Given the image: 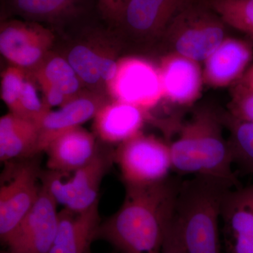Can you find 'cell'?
I'll use <instances>...</instances> for the list:
<instances>
[{"mask_svg":"<svg viewBox=\"0 0 253 253\" xmlns=\"http://www.w3.org/2000/svg\"><path fill=\"white\" fill-rule=\"evenodd\" d=\"M231 189L229 183L208 176L181 181L174 215L188 253H220L221 206Z\"/></svg>","mask_w":253,"mask_h":253,"instance_id":"3","label":"cell"},{"mask_svg":"<svg viewBox=\"0 0 253 253\" xmlns=\"http://www.w3.org/2000/svg\"><path fill=\"white\" fill-rule=\"evenodd\" d=\"M200 63L181 55L167 53L158 65L163 100L177 106H189L201 96L204 84Z\"/></svg>","mask_w":253,"mask_h":253,"instance_id":"14","label":"cell"},{"mask_svg":"<svg viewBox=\"0 0 253 253\" xmlns=\"http://www.w3.org/2000/svg\"><path fill=\"white\" fill-rule=\"evenodd\" d=\"M227 114L236 121L253 123V87L236 83L232 86Z\"/></svg>","mask_w":253,"mask_h":253,"instance_id":"27","label":"cell"},{"mask_svg":"<svg viewBox=\"0 0 253 253\" xmlns=\"http://www.w3.org/2000/svg\"><path fill=\"white\" fill-rule=\"evenodd\" d=\"M226 253H253V184L231 189L221 206Z\"/></svg>","mask_w":253,"mask_h":253,"instance_id":"12","label":"cell"},{"mask_svg":"<svg viewBox=\"0 0 253 253\" xmlns=\"http://www.w3.org/2000/svg\"><path fill=\"white\" fill-rule=\"evenodd\" d=\"M106 89L113 101L134 105L149 113L163 100L158 66L139 56L118 60L117 73Z\"/></svg>","mask_w":253,"mask_h":253,"instance_id":"8","label":"cell"},{"mask_svg":"<svg viewBox=\"0 0 253 253\" xmlns=\"http://www.w3.org/2000/svg\"><path fill=\"white\" fill-rule=\"evenodd\" d=\"M96 93L81 92L56 111L50 110L40 123L39 153L44 152L50 141L63 131L82 126L94 119L106 102Z\"/></svg>","mask_w":253,"mask_h":253,"instance_id":"19","label":"cell"},{"mask_svg":"<svg viewBox=\"0 0 253 253\" xmlns=\"http://www.w3.org/2000/svg\"><path fill=\"white\" fill-rule=\"evenodd\" d=\"M96 137L82 126L63 131L50 141L44 152L47 169L71 173L84 167L99 151Z\"/></svg>","mask_w":253,"mask_h":253,"instance_id":"15","label":"cell"},{"mask_svg":"<svg viewBox=\"0 0 253 253\" xmlns=\"http://www.w3.org/2000/svg\"><path fill=\"white\" fill-rule=\"evenodd\" d=\"M35 81H32L28 76L26 77L20 96L18 115L39 125L46 113L51 109L46 106L44 99H41L38 94Z\"/></svg>","mask_w":253,"mask_h":253,"instance_id":"26","label":"cell"},{"mask_svg":"<svg viewBox=\"0 0 253 253\" xmlns=\"http://www.w3.org/2000/svg\"><path fill=\"white\" fill-rule=\"evenodd\" d=\"M125 186L162 182L172 170L169 142L143 132L119 144L114 151Z\"/></svg>","mask_w":253,"mask_h":253,"instance_id":"6","label":"cell"},{"mask_svg":"<svg viewBox=\"0 0 253 253\" xmlns=\"http://www.w3.org/2000/svg\"><path fill=\"white\" fill-rule=\"evenodd\" d=\"M228 28L205 0H191L173 18L163 36L165 54L204 62L227 38Z\"/></svg>","mask_w":253,"mask_h":253,"instance_id":"4","label":"cell"},{"mask_svg":"<svg viewBox=\"0 0 253 253\" xmlns=\"http://www.w3.org/2000/svg\"><path fill=\"white\" fill-rule=\"evenodd\" d=\"M104 54L90 46L78 44L69 51L67 60L83 84L94 89L105 86L101 75Z\"/></svg>","mask_w":253,"mask_h":253,"instance_id":"24","label":"cell"},{"mask_svg":"<svg viewBox=\"0 0 253 253\" xmlns=\"http://www.w3.org/2000/svg\"><path fill=\"white\" fill-rule=\"evenodd\" d=\"M253 59V42L228 36L204 61L205 84L212 87L234 86Z\"/></svg>","mask_w":253,"mask_h":253,"instance_id":"13","label":"cell"},{"mask_svg":"<svg viewBox=\"0 0 253 253\" xmlns=\"http://www.w3.org/2000/svg\"><path fill=\"white\" fill-rule=\"evenodd\" d=\"M191 1L126 0L113 25L136 42H161L173 18Z\"/></svg>","mask_w":253,"mask_h":253,"instance_id":"10","label":"cell"},{"mask_svg":"<svg viewBox=\"0 0 253 253\" xmlns=\"http://www.w3.org/2000/svg\"><path fill=\"white\" fill-rule=\"evenodd\" d=\"M11 253L9 252V251H7V250H6V251H1V253Z\"/></svg>","mask_w":253,"mask_h":253,"instance_id":"31","label":"cell"},{"mask_svg":"<svg viewBox=\"0 0 253 253\" xmlns=\"http://www.w3.org/2000/svg\"><path fill=\"white\" fill-rule=\"evenodd\" d=\"M54 41V33L42 24L4 19L0 28V52L11 65L36 69L46 59Z\"/></svg>","mask_w":253,"mask_h":253,"instance_id":"9","label":"cell"},{"mask_svg":"<svg viewBox=\"0 0 253 253\" xmlns=\"http://www.w3.org/2000/svg\"><path fill=\"white\" fill-rule=\"evenodd\" d=\"M57 206L42 184L36 204L5 246L7 251L11 253H49L59 224Z\"/></svg>","mask_w":253,"mask_h":253,"instance_id":"11","label":"cell"},{"mask_svg":"<svg viewBox=\"0 0 253 253\" xmlns=\"http://www.w3.org/2000/svg\"><path fill=\"white\" fill-rule=\"evenodd\" d=\"M181 181L168 178L148 186H125L122 206L101 222L95 236L121 253H161L175 213Z\"/></svg>","mask_w":253,"mask_h":253,"instance_id":"1","label":"cell"},{"mask_svg":"<svg viewBox=\"0 0 253 253\" xmlns=\"http://www.w3.org/2000/svg\"><path fill=\"white\" fill-rule=\"evenodd\" d=\"M33 73L45 78L70 100L81 93L83 83L67 59L59 56H47Z\"/></svg>","mask_w":253,"mask_h":253,"instance_id":"22","label":"cell"},{"mask_svg":"<svg viewBox=\"0 0 253 253\" xmlns=\"http://www.w3.org/2000/svg\"><path fill=\"white\" fill-rule=\"evenodd\" d=\"M149 113L134 105L107 101L94 118L95 134L106 144H122L142 132Z\"/></svg>","mask_w":253,"mask_h":253,"instance_id":"17","label":"cell"},{"mask_svg":"<svg viewBox=\"0 0 253 253\" xmlns=\"http://www.w3.org/2000/svg\"><path fill=\"white\" fill-rule=\"evenodd\" d=\"M37 156L5 163L0 184V239L4 246L39 197L42 169Z\"/></svg>","mask_w":253,"mask_h":253,"instance_id":"5","label":"cell"},{"mask_svg":"<svg viewBox=\"0 0 253 253\" xmlns=\"http://www.w3.org/2000/svg\"><path fill=\"white\" fill-rule=\"evenodd\" d=\"M26 77V70L14 65L1 73V98L9 112L17 115L19 112L20 96Z\"/></svg>","mask_w":253,"mask_h":253,"instance_id":"25","label":"cell"},{"mask_svg":"<svg viewBox=\"0 0 253 253\" xmlns=\"http://www.w3.org/2000/svg\"><path fill=\"white\" fill-rule=\"evenodd\" d=\"M126 0H96L99 14L103 18L113 23L117 19Z\"/></svg>","mask_w":253,"mask_h":253,"instance_id":"29","label":"cell"},{"mask_svg":"<svg viewBox=\"0 0 253 253\" xmlns=\"http://www.w3.org/2000/svg\"><path fill=\"white\" fill-rule=\"evenodd\" d=\"M223 113L208 107L198 109L181 124L178 137L169 142L172 170L178 174L214 178L241 186L229 140L223 134Z\"/></svg>","mask_w":253,"mask_h":253,"instance_id":"2","label":"cell"},{"mask_svg":"<svg viewBox=\"0 0 253 253\" xmlns=\"http://www.w3.org/2000/svg\"></svg>","mask_w":253,"mask_h":253,"instance_id":"32","label":"cell"},{"mask_svg":"<svg viewBox=\"0 0 253 253\" xmlns=\"http://www.w3.org/2000/svg\"><path fill=\"white\" fill-rule=\"evenodd\" d=\"M161 253H188L181 239L180 229L175 215L168 228Z\"/></svg>","mask_w":253,"mask_h":253,"instance_id":"28","label":"cell"},{"mask_svg":"<svg viewBox=\"0 0 253 253\" xmlns=\"http://www.w3.org/2000/svg\"><path fill=\"white\" fill-rule=\"evenodd\" d=\"M223 122L229 131L234 164L243 172L253 175V123L241 122L223 113Z\"/></svg>","mask_w":253,"mask_h":253,"instance_id":"21","label":"cell"},{"mask_svg":"<svg viewBox=\"0 0 253 253\" xmlns=\"http://www.w3.org/2000/svg\"><path fill=\"white\" fill-rule=\"evenodd\" d=\"M229 27L253 42V0H205Z\"/></svg>","mask_w":253,"mask_h":253,"instance_id":"23","label":"cell"},{"mask_svg":"<svg viewBox=\"0 0 253 253\" xmlns=\"http://www.w3.org/2000/svg\"><path fill=\"white\" fill-rule=\"evenodd\" d=\"M99 201L83 212L63 208L59 212V224L49 253H90L101 224Z\"/></svg>","mask_w":253,"mask_h":253,"instance_id":"18","label":"cell"},{"mask_svg":"<svg viewBox=\"0 0 253 253\" xmlns=\"http://www.w3.org/2000/svg\"><path fill=\"white\" fill-rule=\"evenodd\" d=\"M113 163L114 151L99 149L90 162L75 172L42 171L41 183L58 205L83 212L99 201L100 185Z\"/></svg>","mask_w":253,"mask_h":253,"instance_id":"7","label":"cell"},{"mask_svg":"<svg viewBox=\"0 0 253 253\" xmlns=\"http://www.w3.org/2000/svg\"><path fill=\"white\" fill-rule=\"evenodd\" d=\"M237 83L241 85L253 87V63L251 65L249 69L245 73L244 76Z\"/></svg>","mask_w":253,"mask_h":253,"instance_id":"30","label":"cell"},{"mask_svg":"<svg viewBox=\"0 0 253 253\" xmlns=\"http://www.w3.org/2000/svg\"><path fill=\"white\" fill-rule=\"evenodd\" d=\"M96 0H2L3 16L49 24L73 22L89 12Z\"/></svg>","mask_w":253,"mask_h":253,"instance_id":"16","label":"cell"},{"mask_svg":"<svg viewBox=\"0 0 253 253\" xmlns=\"http://www.w3.org/2000/svg\"><path fill=\"white\" fill-rule=\"evenodd\" d=\"M40 126L9 112L0 118V160L7 163L35 157L38 150Z\"/></svg>","mask_w":253,"mask_h":253,"instance_id":"20","label":"cell"}]
</instances>
